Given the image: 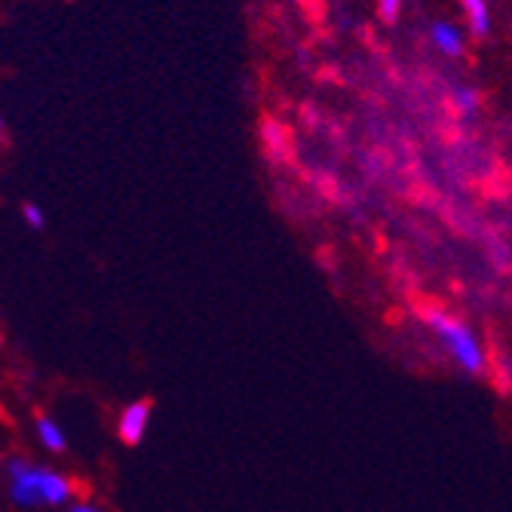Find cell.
I'll use <instances>...</instances> for the list:
<instances>
[{
    "label": "cell",
    "mask_w": 512,
    "mask_h": 512,
    "mask_svg": "<svg viewBox=\"0 0 512 512\" xmlns=\"http://www.w3.org/2000/svg\"><path fill=\"white\" fill-rule=\"evenodd\" d=\"M430 37L436 43V50L451 56V59L463 56V50H467V37H463V31L457 25H451V22H436Z\"/></svg>",
    "instance_id": "cell-5"
},
{
    "label": "cell",
    "mask_w": 512,
    "mask_h": 512,
    "mask_svg": "<svg viewBox=\"0 0 512 512\" xmlns=\"http://www.w3.org/2000/svg\"><path fill=\"white\" fill-rule=\"evenodd\" d=\"M37 436L43 439V445L50 451H62L65 448V436L62 430L50 421V417H37Z\"/></svg>",
    "instance_id": "cell-8"
},
{
    "label": "cell",
    "mask_w": 512,
    "mask_h": 512,
    "mask_svg": "<svg viewBox=\"0 0 512 512\" xmlns=\"http://www.w3.org/2000/svg\"><path fill=\"white\" fill-rule=\"evenodd\" d=\"M463 13H467V25H470V34L476 40H485L488 31H491V10H488V0H460Z\"/></svg>",
    "instance_id": "cell-6"
},
{
    "label": "cell",
    "mask_w": 512,
    "mask_h": 512,
    "mask_svg": "<svg viewBox=\"0 0 512 512\" xmlns=\"http://www.w3.org/2000/svg\"><path fill=\"white\" fill-rule=\"evenodd\" d=\"M19 215H22V221H25L31 230H43V227H46V215H43V209H40L37 203H22V206H19Z\"/></svg>",
    "instance_id": "cell-9"
},
{
    "label": "cell",
    "mask_w": 512,
    "mask_h": 512,
    "mask_svg": "<svg viewBox=\"0 0 512 512\" xmlns=\"http://www.w3.org/2000/svg\"><path fill=\"white\" fill-rule=\"evenodd\" d=\"M261 145H264V157L270 163H289L295 157L292 129L286 123H279L276 117L261 120Z\"/></svg>",
    "instance_id": "cell-3"
},
{
    "label": "cell",
    "mask_w": 512,
    "mask_h": 512,
    "mask_svg": "<svg viewBox=\"0 0 512 512\" xmlns=\"http://www.w3.org/2000/svg\"><path fill=\"white\" fill-rule=\"evenodd\" d=\"M148 421H151V402L148 399H138L132 405L123 408L120 421H117V436L126 445H138L148 433Z\"/></svg>",
    "instance_id": "cell-4"
},
{
    "label": "cell",
    "mask_w": 512,
    "mask_h": 512,
    "mask_svg": "<svg viewBox=\"0 0 512 512\" xmlns=\"http://www.w3.org/2000/svg\"><path fill=\"white\" fill-rule=\"evenodd\" d=\"M68 512H99L96 506H71Z\"/></svg>",
    "instance_id": "cell-11"
},
{
    "label": "cell",
    "mask_w": 512,
    "mask_h": 512,
    "mask_svg": "<svg viewBox=\"0 0 512 512\" xmlns=\"http://www.w3.org/2000/svg\"><path fill=\"white\" fill-rule=\"evenodd\" d=\"M378 16L384 25H396L402 16V0H378Z\"/></svg>",
    "instance_id": "cell-10"
},
{
    "label": "cell",
    "mask_w": 512,
    "mask_h": 512,
    "mask_svg": "<svg viewBox=\"0 0 512 512\" xmlns=\"http://www.w3.org/2000/svg\"><path fill=\"white\" fill-rule=\"evenodd\" d=\"M10 494L19 506H40V503H50L59 506L65 503L74 491L71 482L53 470H40L31 467L28 460H10Z\"/></svg>",
    "instance_id": "cell-1"
},
{
    "label": "cell",
    "mask_w": 512,
    "mask_h": 512,
    "mask_svg": "<svg viewBox=\"0 0 512 512\" xmlns=\"http://www.w3.org/2000/svg\"><path fill=\"white\" fill-rule=\"evenodd\" d=\"M424 319H427L430 329L442 338L445 350L451 353V359H454L463 371H470V375H482V371H485V350H482L476 332L470 329L467 322L454 319L451 313H445V310H439V307L424 310Z\"/></svg>",
    "instance_id": "cell-2"
},
{
    "label": "cell",
    "mask_w": 512,
    "mask_h": 512,
    "mask_svg": "<svg viewBox=\"0 0 512 512\" xmlns=\"http://www.w3.org/2000/svg\"><path fill=\"white\" fill-rule=\"evenodd\" d=\"M451 105L460 120H473L482 111V92L473 86H457V89H451Z\"/></svg>",
    "instance_id": "cell-7"
}]
</instances>
